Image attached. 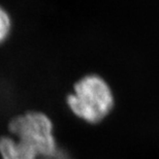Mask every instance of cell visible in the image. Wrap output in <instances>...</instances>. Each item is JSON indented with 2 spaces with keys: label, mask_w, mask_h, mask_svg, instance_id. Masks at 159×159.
Returning <instances> with one entry per match:
<instances>
[{
  "label": "cell",
  "mask_w": 159,
  "mask_h": 159,
  "mask_svg": "<svg viewBox=\"0 0 159 159\" xmlns=\"http://www.w3.org/2000/svg\"><path fill=\"white\" fill-rule=\"evenodd\" d=\"M8 128L14 138L32 147L39 156L58 157L59 150L54 135V126L46 114L41 112L22 114L9 122Z\"/></svg>",
  "instance_id": "2"
},
{
  "label": "cell",
  "mask_w": 159,
  "mask_h": 159,
  "mask_svg": "<svg viewBox=\"0 0 159 159\" xmlns=\"http://www.w3.org/2000/svg\"><path fill=\"white\" fill-rule=\"evenodd\" d=\"M11 18H9L7 12L5 11V9H3L0 6V43L7 39L9 31H11Z\"/></svg>",
  "instance_id": "4"
},
{
  "label": "cell",
  "mask_w": 159,
  "mask_h": 159,
  "mask_svg": "<svg viewBox=\"0 0 159 159\" xmlns=\"http://www.w3.org/2000/svg\"><path fill=\"white\" fill-rule=\"evenodd\" d=\"M1 159H37L39 154L29 145L11 135L0 138Z\"/></svg>",
  "instance_id": "3"
},
{
  "label": "cell",
  "mask_w": 159,
  "mask_h": 159,
  "mask_svg": "<svg viewBox=\"0 0 159 159\" xmlns=\"http://www.w3.org/2000/svg\"><path fill=\"white\" fill-rule=\"evenodd\" d=\"M115 103L112 87L99 75L83 77L67 96V106L74 115L88 124L102 122L113 112Z\"/></svg>",
  "instance_id": "1"
}]
</instances>
